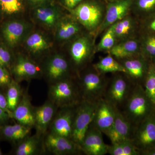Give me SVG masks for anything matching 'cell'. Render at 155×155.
Here are the masks:
<instances>
[{"label":"cell","mask_w":155,"mask_h":155,"mask_svg":"<svg viewBox=\"0 0 155 155\" xmlns=\"http://www.w3.org/2000/svg\"><path fill=\"white\" fill-rule=\"evenodd\" d=\"M85 31H87L72 14L70 13L65 14L53 31V38L55 43L65 45Z\"/></svg>","instance_id":"7c38bea8"},{"label":"cell","mask_w":155,"mask_h":155,"mask_svg":"<svg viewBox=\"0 0 155 155\" xmlns=\"http://www.w3.org/2000/svg\"><path fill=\"white\" fill-rule=\"evenodd\" d=\"M2 155V150H1V148H0V155Z\"/></svg>","instance_id":"ee69618b"},{"label":"cell","mask_w":155,"mask_h":155,"mask_svg":"<svg viewBox=\"0 0 155 155\" xmlns=\"http://www.w3.org/2000/svg\"><path fill=\"white\" fill-rule=\"evenodd\" d=\"M117 108L104 98L100 100L97 104L91 126L106 135L114 124Z\"/></svg>","instance_id":"e0dca14e"},{"label":"cell","mask_w":155,"mask_h":155,"mask_svg":"<svg viewBox=\"0 0 155 155\" xmlns=\"http://www.w3.org/2000/svg\"><path fill=\"white\" fill-rule=\"evenodd\" d=\"M47 32L44 29L34 28L22 45L25 50L24 53L39 64L53 51L55 44L53 37Z\"/></svg>","instance_id":"52a82bcc"},{"label":"cell","mask_w":155,"mask_h":155,"mask_svg":"<svg viewBox=\"0 0 155 155\" xmlns=\"http://www.w3.org/2000/svg\"><path fill=\"white\" fill-rule=\"evenodd\" d=\"M10 69L13 79L19 83L43 78L40 65L24 53L15 56Z\"/></svg>","instance_id":"30bf717a"},{"label":"cell","mask_w":155,"mask_h":155,"mask_svg":"<svg viewBox=\"0 0 155 155\" xmlns=\"http://www.w3.org/2000/svg\"><path fill=\"white\" fill-rule=\"evenodd\" d=\"M48 100L58 108L78 105L82 99L77 77L67 78L48 85Z\"/></svg>","instance_id":"8992f818"},{"label":"cell","mask_w":155,"mask_h":155,"mask_svg":"<svg viewBox=\"0 0 155 155\" xmlns=\"http://www.w3.org/2000/svg\"><path fill=\"white\" fill-rule=\"evenodd\" d=\"M104 58L101 59L93 67L98 72L104 75L107 73H122L125 74L126 70L122 64L110 53Z\"/></svg>","instance_id":"83f0119b"},{"label":"cell","mask_w":155,"mask_h":155,"mask_svg":"<svg viewBox=\"0 0 155 155\" xmlns=\"http://www.w3.org/2000/svg\"><path fill=\"white\" fill-rule=\"evenodd\" d=\"M0 108L8 112L11 115V117L13 119V117H12L13 113H12L9 110L6 95L4 94L1 92H0Z\"/></svg>","instance_id":"f35d334b"},{"label":"cell","mask_w":155,"mask_h":155,"mask_svg":"<svg viewBox=\"0 0 155 155\" xmlns=\"http://www.w3.org/2000/svg\"><path fill=\"white\" fill-rule=\"evenodd\" d=\"M108 153L111 155H139V151L131 140L113 143L109 145Z\"/></svg>","instance_id":"1f68e13d"},{"label":"cell","mask_w":155,"mask_h":155,"mask_svg":"<svg viewBox=\"0 0 155 155\" xmlns=\"http://www.w3.org/2000/svg\"><path fill=\"white\" fill-rule=\"evenodd\" d=\"M14 59L7 47L0 45V66L6 67L7 69L11 68Z\"/></svg>","instance_id":"e575fe53"},{"label":"cell","mask_w":155,"mask_h":155,"mask_svg":"<svg viewBox=\"0 0 155 155\" xmlns=\"http://www.w3.org/2000/svg\"><path fill=\"white\" fill-rule=\"evenodd\" d=\"M118 61L125 68L126 73L124 74L130 81H132L134 85L143 84L150 61L141 54Z\"/></svg>","instance_id":"d6986e66"},{"label":"cell","mask_w":155,"mask_h":155,"mask_svg":"<svg viewBox=\"0 0 155 155\" xmlns=\"http://www.w3.org/2000/svg\"><path fill=\"white\" fill-rule=\"evenodd\" d=\"M109 146L104 141L102 132L90 125L81 145L83 153L87 155H104L108 153Z\"/></svg>","instance_id":"44dd1931"},{"label":"cell","mask_w":155,"mask_h":155,"mask_svg":"<svg viewBox=\"0 0 155 155\" xmlns=\"http://www.w3.org/2000/svg\"><path fill=\"white\" fill-rule=\"evenodd\" d=\"M117 44L114 26L111 25L104 31V35L96 46V52L109 53Z\"/></svg>","instance_id":"836d02e7"},{"label":"cell","mask_w":155,"mask_h":155,"mask_svg":"<svg viewBox=\"0 0 155 155\" xmlns=\"http://www.w3.org/2000/svg\"><path fill=\"white\" fill-rule=\"evenodd\" d=\"M155 13V0H133L130 14L138 20H142Z\"/></svg>","instance_id":"f1b7e54d"},{"label":"cell","mask_w":155,"mask_h":155,"mask_svg":"<svg viewBox=\"0 0 155 155\" xmlns=\"http://www.w3.org/2000/svg\"><path fill=\"white\" fill-rule=\"evenodd\" d=\"M140 28L143 34L155 35V13L141 20Z\"/></svg>","instance_id":"d590c367"},{"label":"cell","mask_w":155,"mask_h":155,"mask_svg":"<svg viewBox=\"0 0 155 155\" xmlns=\"http://www.w3.org/2000/svg\"><path fill=\"white\" fill-rule=\"evenodd\" d=\"M133 1L118 0L107 2L104 18L97 31L96 39L111 25L130 14Z\"/></svg>","instance_id":"2e32d148"},{"label":"cell","mask_w":155,"mask_h":155,"mask_svg":"<svg viewBox=\"0 0 155 155\" xmlns=\"http://www.w3.org/2000/svg\"><path fill=\"white\" fill-rule=\"evenodd\" d=\"M24 10L23 0H0V13L3 16H19Z\"/></svg>","instance_id":"4dcf8cb0"},{"label":"cell","mask_w":155,"mask_h":155,"mask_svg":"<svg viewBox=\"0 0 155 155\" xmlns=\"http://www.w3.org/2000/svg\"><path fill=\"white\" fill-rule=\"evenodd\" d=\"M45 153L55 155H79L83 153L81 147L71 139L47 132L43 137Z\"/></svg>","instance_id":"4fadbf2b"},{"label":"cell","mask_w":155,"mask_h":155,"mask_svg":"<svg viewBox=\"0 0 155 155\" xmlns=\"http://www.w3.org/2000/svg\"><path fill=\"white\" fill-rule=\"evenodd\" d=\"M64 14L61 7L52 2L32 8L31 17L34 23L44 30L53 33L58 21Z\"/></svg>","instance_id":"8fae6325"},{"label":"cell","mask_w":155,"mask_h":155,"mask_svg":"<svg viewBox=\"0 0 155 155\" xmlns=\"http://www.w3.org/2000/svg\"><path fill=\"white\" fill-rule=\"evenodd\" d=\"M145 92L155 109V65L150 61L143 85Z\"/></svg>","instance_id":"d6a6232c"},{"label":"cell","mask_w":155,"mask_h":155,"mask_svg":"<svg viewBox=\"0 0 155 155\" xmlns=\"http://www.w3.org/2000/svg\"><path fill=\"white\" fill-rule=\"evenodd\" d=\"M140 152L155 147V110L134 130L131 139Z\"/></svg>","instance_id":"5bb4252c"},{"label":"cell","mask_w":155,"mask_h":155,"mask_svg":"<svg viewBox=\"0 0 155 155\" xmlns=\"http://www.w3.org/2000/svg\"><path fill=\"white\" fill-rule=\"evenodd\" d=\"M32 8L42 4L53 2V0H27Z\"/></svg>","instance_id":"60d3db41"},{"label":"cell","mask_w":155,"mask_h":155,"mask_svg":"<svg viewBox=\"0 0 155 155\" xmlns=\"http://www.w3.org/2000/svg\"><path fill=\"white\" fill-rule=\"evenodd\" d=\"M34 28L32 22L23 19H14L3 24L1 32L7 46L14 48L23 44Z\"/></svg>","instance_id":"9c48e42d"},{"label":"cell","mask_w":155,"mask_h":155,"mask_svg":"<svg viewBox=\"0 0 155 155\" xmlns=\"http://www.w3.org/2000/svg\"><path fill=\"white\" fill-rule=\"evenodd\" d=\"M23 90L19 82L13 79L7 88L6 97L9 110L13 113L22 98Z\"/></svg>","instance_id":"f546056e"},{"label":"cell","mask_w":155,"mask_h":155,"mask_svg":"<svg viewBox=\"0 0 155 155\" xmlns=\"http://www.w3.org/2000/svg\"><path fill=\"white\" fill-rule=\"evenodd\" d=\"M104 75L93 67L79 73L77 81L82 100L97 103L104 98L107 86Z\"/></svg>","instance_id":"5b68a950"},{"label":"cell","mask_w":155,"mask_h":155,"mask_svg":"<svg viewBox=\"0 0 155 155\" xmlns=\"http://www.w3.org/2000/svg\"><path fill=\"white\" fill-rule=\"evenodd\" d=\"M97 104V102L82 100L77 106L73 122L72 140L81 147L92 122Z\"/></svg>","instance_id":"ba28073f"},{"label":"cell","mask_w":155,"mask_h":155,"mask_svg":"<svg viewBox=\"0 0 155 155\" xmlns=\"http://www.w3.org/2000/svg\"><path fill=\"white\" fill-rule=\"evenodd\" d=\"M107 4L104 0H84L69 12L87 32L94 35L95 38L104 18Z\"/></svg>","instance_id":"7a4b0ae2"},{"label":"cell","mask_w":155,"mask_h":155,"mask_svg":"<svg viewBox=\"0 0 155 155\" xmlns=\"http://www.w3.org/2000/svg\"><path fill=\"white\" fill-rule=\"evenodd\" d=\"M13 79L8 69L0 66V87L7 88Z\"/></svg>","instance_id":"8d00e7d4"},{"label":"cell","mask_w":155,"mask_h":155,"mask_svg":"<svg viewBox=\"0 0 155 155\" xmlns=\"http://www.w3.org/2000/svg\"><path fill=\"white\" fill-rule=\"evenodd\" d=\"M32 127L17 122L14 125H6L0 127V134L6 140L17 145L30 135Z\"/></svg>","instance_id":"4316f807"},{"label":"cell","mask_w":155,"mask_h":155,"mask_svg":"<svg viewBox=\"0 0 155 155\" xmlns=\"http://www.w3.org/2000/svg\"><path fill=\"white\" fill-rule=\"evenodd\" d=\"M77 106L59 108L48 132L72 139L73 122Z\"/></svg>","instance_id":"9a60e30c"},{"label":"cell","mask_w":155,"mask_h":155,"mask_svg":"<svg viewBox=\"0 0 155 155\" xmlns=\"http://www.w3.org/2000/svg\"><path fill=\"white\" fill-rule=\"evenodd\" d=\"M84 0H61L62 5L70 11L75 8L79 4L82 2Z\"/></svg>","instance_id":"74e56055"},{"label":"cell","mask_w":155,"mask_h":155,"mask_svg":"<svg viewBox=\"0 0 155 155\" xmlns=\"http://www.w3.org/2000/svg\"><path fill=\"white\" fill-rule=\"evenodd\" d=\"M138 19L129 14L113 25L117 43L137 37Z\"/></svg>","instance_id":"603a6c76"},{"label":"cell","mask_w":155,"mask_h":155,"mask_svg":"<svg viewBox=\"0 0 155 155\" xmlns=\"http://www.w3.org/2000/svg\"><path fill=\"white\" fill-rule=\"evenodd\" d=\"M58 108L48 99L42 105L34 107V127L35 133L44 136L48 132Z\"/></svg>","instance_id":"ffe728a7"},{"label":"cell","mask_w":155,"mask_h":155,"mask_svg":"<svg viewBox=\"0 0 155 155\" xmlns=\"http://www.w3.org/2000/svg\"><path fill=\"white\" fill-rule=\"evenodd\" d=\"M152 62H153V64H154V65H155V58H154V60H153V61H152Z\"/></svg>","instance_id":"f6af8a7d"},{"label":"cell","mask_w":155,"mask_h":155,"mask_svg":"<svg viewBox=\"0 0 155 155\" xmlns=\"http://www.w3.org/2000/svg\"><path fill=\"white\" fill-rule=\"evenodd\" d=\"M43 137L35 133L29 135L17 145L14 150L16 155H36L45 153Z\"/></svg>","instance_id":"484cf974"},{"label":"cell","mask_w":155,"mask_h":155,"mask_svg":"<svg viewBox=\"0 0 155 155\" xmlns=\"http://www.w3.org/2000/svg\"><path fill=\"white\" fill-rule=\"evenodd\" d=\"M95 40L94 35L85 31L66 44V54L76 77L86 68L96 52Z\"/></svg>","instance_id":"6da1fadb"},{"label":"cell","mask_w":155,"mask_h":155,"mask_svg":"<svg viewBox=\"0 0 155 155\" xmlns=\"http://www.w3.org/2000/svg\"><path fill=\"white\" fill-rule=\"evenodd\" d=\"M128 79L123 75L115 76L106 89L105 99L118 108L126 102L131 92Z\"/></svg>","instance_id":"ac0fdd59"},{"label":"cell","mask_w":155,"mask_h":155,"mask_svg":"<svg viewBox=\"0 0 155 155\" xmlns=\"http://www.w3.org/2000/svg\"><path fill=\"white\" fill-rule=\"evenodd\" d=\"M11 119H12L11 115L6 111L0 108V127L7 124V122Z\"/></svg>","instance_id":"ab89813d"},{"label":"cell","mask_w":155,"mask_h":155,"mask_svg":"<svg viewBox=\"0 0 155 155\" xmlns=\"http://www.w3.org/2000/svg\"><path fill=\"white\" fill-rule=\"evenodd\" d=\"M140 155H155V147L152 148L145 150L142 151L140 152Z\"/></svg>","instance_id":"b9f144b4"},{"label":"cell","mask_w":155,"mask_h":155,"mask_svg":"<svg viewBox=\"0 0 155 155\" xmlns=\"http://www.w3.org/2000/svg\"><path fill=\"white\" fill-rule=\"evenodd\" d=\"M43 78L48 85L60 81L76 77L66 54L52 51L40 64Z\"/></svg>","instance_id":"277c9868"},{"label":"cell","mask_w":155,"mask_h":155,"mask_svg":"<svg viewBox=\"0 0 155 155\" xmlns=\"http://www.w3.org/2000/svg\"><path fill=\"white\" fill-rule=\"evenodd\" d=\"M133 131L131 123L125 115L117 108L114 124L106 134L112 144L131 139Z\"/></svg>","instance_id":"7402d4cb"},{"label":"cell","mask_w":155,"mask_h":155,"mask_svg":"<svg viewBox=\"0 0 155 155\" xmlns=\"http://www.w3.org/2000/svg\"><path fill=\"white\" fill-rule=\"evenodd\" d=\"M126 101L125 116L134 130L155 109L147 96L143 86L135 84Z\"/></svg>","instance_id":"3957f363"},{"label":"cell","mask_w":155,"mask_h":155,"mask_svg":"<svg viewBox=\"0 0 155 155\" xmlns=\"http://www.w3.org/2000/svg\"><path fill=\"white\" fill-rule=\"evenodd\" d=\"M107 2H113L114 1H118V0H104Z\"/></svg>","instance_id":"7bdbcfd3"},{"label":"cell","mask_w":155,"mask_h":155,"mask_svg":"<svg viewBox=\"0 0 155 155\" xmlns=\"http://www.w3.org/2000/svg\"><path fill=\"white\" fill-rule=\"evenodd\" d=\"M108 53L118 61L140 54L139 38L136 37L117 43Z\"/></svg>","instance_id":"d4e9b609"},{"label":"cell","mask_w":155,"mask_h":155,"mask_svg":"<svg viewBox=\"0 0 155 155\" xmlns=\"http://www.w3.org/2000/svg\"><path fill=\"white\" fill-rule=\"evenodd\" d=\"M27 90L24 92L19 104L13 112L12 117L17 122L34 128V107L32 106L31 97Z\"/></svg>","instance_id":"cb8c5ba5"}]
</instances>
